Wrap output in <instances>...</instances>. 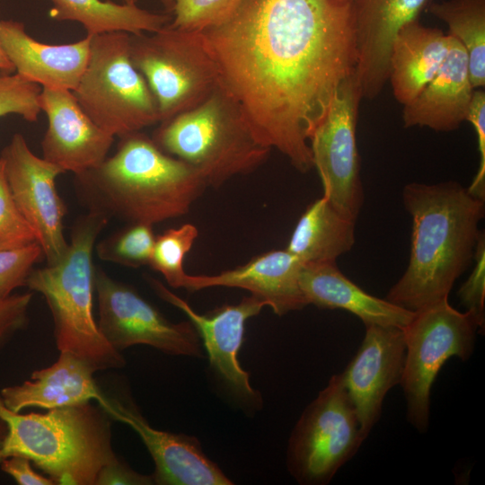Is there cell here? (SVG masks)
Masks as SVG:
<instances>
[{
	"label": "cell",
	"mask_w": 485,
	"mask_h": 485,
	"mask_svg": "<svg viewBox=\"0 0 485 485\" xmlns=\"http://www.w3.org/2000/svg\"><path fill=\"white\" fill-rule=\"evenodd\" d=\"M402 202L412 219L410 260L385 299L415 313L448 299L473 261L485 207L484 199L453 181L409 183Z\"/></svg>",
	"instance_id": "obj_2"
},
{
	"label": "cell",
	"mask_w": 485,
	"mask_h": 485,
	"mask_svg": "<svg viewBox=\"0 0 485 485\" xmlns=\"http://www.w3.org/2000/svg\"><path fill=\"white\" fill-rule=\"evenodd\" d=\"M39 106L48 118L41 141L45 160L78 175L107 158L115 137L90 119L72 91L42 88Z\"/></svg>",
	"instance_id": "obj_17"
},
{
	"label": "cell",
	"mask_w": 485,
	"mask_h": 485,
	"mask_svg": "<svg viewBox=\"0 0 485 485\" xmlns=\"http://www.w3.org/2000/svg\"><path fill=\"white\" fill-rule=\"evenodd\" d=\"M0 158L13 200L33 230L47 265L57 263L68 247L64 234L66 207L56 187L57 177L65 172L37 156L20 133L12 137Z\"/></svg>",
	"instance_id": "obj_13"
},
{
	"label": "cell",
	"mask_w": 485,
	"mask_h": 485,
	"mask_svg": "<svg viewBox=\"0 0 485 485\" xmlns=\"http://www.w3.org/2000/svg\"><path fill=\"white\" fill-rule=\"evenodd\" d=\"M152 474H143L133 470L118 456L100 470L95 485H153Z\"/></svg>",
	"instance_id": "obj_37"
},
{
	"label": "cell",
	"mask_w": 485,
	"mask_h": 485,
	"mask_svg": "<svg viewBox=\"0 0 485 485\" xmlns=\"http://www.w3.org/2000/svg\"><path fill=\"white\" fill-rule=\"evenodd\" d=\"M96 371L71 352H59L51 366L31 373L21 384L2 388L4 404L14 412L35 407L52 410L95 401L104 403L107 396L93 378Z\"/></svg>",
	"instance_id": "obj_22"
},
{
	"label": "cell",
	"mask_w": 485,
	"mask_h": 485,
	"mask_svg": "<svg viewBox=\"0 0 485 485\" xmlns=\"http://www.w3.org/2000/svg\"><path fill=\"white\" fill-rule=\"evenodd\" d=\"M101 406L111 419L130 427L140 437L154 463L156 485H231L234 482L204 453L199 440L154 428L128 398L108 397Z\"/></svg>",
	"instance_id": "obj_15"
},
{
	"label": "cell",
	"mask_w": 485,
	"mask_h": 485,
	"mask_svg": "<svg viewBox=\"0 0 485 485\" xmlns=\"http://www.w3.org/2000/svg\"><path fill=\"white\" fill-rule=\"evenodd\" d=\"M41 257L38 242L0 251V299L5 298L18 287L25 286L28 276Z\"/></svg>",
	"instance_id": "obj_33"
},
{
	"label": "cell",
	"mask_w": 485,
	"mask_h": 485,
	"mask_svg": "<svg viewBox=\"0 0 485 485\" xmlns=\"http://www.w3.org/2000/svg\"><path fill=\"white\" fill-rule=\"evenodd\" d=\"M163 5L164 6L165 10L168 12H172L175 0H161Z\"/></svg>",
	"instance_id": "obj_41"
},
{
	"label": "cell",
	"mask_w": 485,
	"mask_h": 485,
	"mask_svg": "<svg viewBox=\"0 0 485 485\" xmlns=\"http://www.w3.org/2000/svg\"><path fill=\"white\" fill-rule=\"evenodd\" d=\"M90 37L87 66L72 91L83 110L119 137L159 123L155 99L130 57V34L117 31Z\"/></svg>",
	"instance_id": "obj_7"
},
{
	"label": "cell",
	"mask_w": 485,
	"mask_h": 485,
	"mask_svg": "<svg viewBox=\"0 0 485 485\" xmlns=\"http://www.w3.org/2000/svg\"><path fill=\"white\" fill-rule=\"evenodd\" d=\"M6 434H7V426L4 423V421L0 419V453H1V449L4 441V438L6 436ZM2 458L0 455V462Z\"/></svg>",
	"instance_id": "obj_40"
},
{
	"label": "cell",
	"mask_w": 485,
	"mask_h": 485,
	"mask_svg": "<svg viewBox=\"0 0 485 485\" xmlns=\"http://www.w3.org/2000/svg\"><path fill=\"white\" fill-rule=\"evenodd\" d=\"M31 297L26 293L0 299V346L26 325Z\"/></svg>",
	"instance_id": "obj_36"
},
{
	"label": "cell",
	"mask_w": 485,
	"mask_h": 485,
	"mask_svg": "<svg viewBox=\"0 0 485 485\" xmlns=\"http://www.w3.org/2000/svg\"><path fill=\"white\" fill-rule=\"evenodd\" d=\"M41 86L16 73L0 69V117L15 114L35 122L41 112L39 95Z\"/></svg>",
	"instance_id": "obj_31"
},
{
	"label": "cell",
	"mask_w": 485,
	"mask_h": 485,
	"mask_svg": "<svg viewBox=\"0 0 485 485\" xmlns=\"http://www.w3.org/2000/svg\"><path fill=\"white\" fill-rule=\"evenodd\" d=\"M130 57L155 99L159 123L198 106L220 84L200 31L167 24L150 35L130 34Z\"/></svg>",
	"instance_id": "obj_8"
},
{
	"label": "cell",
	"mask_w": 485,
	"mask_h": 485,
	"mask_svg": "<svg viewBox=\"0 0 485 485\" xmlns=\"http://www.w3.org/2000/svg\"><path fill=\"white\" fill-rule=\"evenodd\" d=\"M125 2V4H136V3L137 2V0H123Z\"/></svg>",
	"instance_id": "obj_42"
},
{
	"label": "cell",
	"mask_w": 485,
	"mask_h": 485,
	"mask_svg": "<svg viewBox=\"0 0 485 485\" xmlns=\"http://www.w3.org/2000/svg\"><path fill=\"white\" fill-rule=\"evenodd\" d=\"M474 128L480 164L477 173L467 188L468 191L481 199L485 198V91L484 88L474 89L466 119Z\"/></svg>",
	"instance_id": "obj_35"
},
{
	"label": "cell",
	"mask_w": 485,
	"mask_h": 485,
	"mask_svg": "<svg viewBox=\"0 0 485 485\" xmlns=\"http://www.w3.org/2000/svg\"><path fill=\"white\" fill-rule=\"evenodd\" d=\"M148 282L163 300L187 315L207 350L211 368L229 392L247 405L261 404L260 394L251 386L250 375L241 366L238 354L247 320L258 315L265 303L251 295L236 304H225L201 314L157 279L148 278Z\"/></svg>",
	"instance_id": "obj_14"
},
{
	"label": "cell",
	"mask_w": 485,
	"mask_h": 485,
	"mask_svg": "<svg viewBox=\"0 0 485 485\" xmlns=\"http://www.w3.org/2000/svg\"><path fill=\"white\" fill-rule=\"evenodd\" d=\"M365 327L363 341L341 374L357 412L361 434L366 439L381 417L387 392L401 383L406 346L401 328Z\"/></svg>",
	"instance_id": "obj_16"
},
{
	"label": "cell",
	"mask_w": 485,
	"mask_h": 485,
	"mask_svg": "<svg viewBox=\"0 0 485 485\" xmlns=\"http://www.w3.org/2000/svg\"><path fill=\"white\" fill-rule=\"evenodd\" d=\"M98 328L116 350L146 345L172 356L201 357V340L189 322H172L132 287L95 267Z\"/></svg>",
	"instance_id": "obj_12"
},
{
	"label": "cell",
	"mask_w": 485,
	"mask_h": 485,
	"mask_svg": "<svg viewBox=\"0 0 485 485\" xmlns=\"http://www.w3.org/2000/svg\"><path fill=\"white\" fill-rule=\"evenodd\" d=\"M303 263L286 249L262 253L244 265L216 275H187L183 288L225 287L247 290L278 316L307 305L300 287Z\"/></svg>",
	"instance_id": "obj_19"
},
{
	"label": "cell",
	"mask_w": 485,
	"mask_h": 485,
	"mask_svg": "<svg viewBox=\"0 0 485 485\" xmlns=\"http://www.w3.org/2000/svg\"><path fill=\"white\" fill-rule=\"evenodd\" d=\"M365 440L342 374L333 375L291 432L287 470L301 485L328 484Z\"/></svg>",
	"instance_id": "obj_9"
},
{
	"label": "cell",
	"mask_w": 485,
	"mask_h": 485,
	"mask_svg": "<svg viewBox=\"0 0 485 485\" xmlns=\"http://www.w3.org/2000/svg\"><path fill=\"white\" fill-rule=\"evenodd\" d=\"M338 1H340L341 3H348L350 0H338Z\"/></svg>",
	"instance_id": "obj_43"
},
{
	"label": "cell",
	"mask_w": 485,
	"mask_h": 485,
	"mask_svg": "<svg viewBox=\"0 0 485 485\" xmlns=\"http://www.w3.org/2000/svg\"><path fill=\"white\" fill-rule=\"evenodd\" d=\"M0 468L19 485H55L50 478L35 472L31 462L26 457H5L1 460Z\"/></svg>",
	"instance_id": "obj_38"
},
{
	"label": "cell",
	"mask_w": 485,
	"mask_h": 485,
	"mask_svg": "<svg viewBox=\"0 0 485 485\" xmlns=\"http://www.w3.org/2000/svg\"><path fill=\"white\" fill-rule=\"evenodd\" d=\"M242 0H175L169 25L191 31H203L225 22Z\"/></svg>",
	"instance_id": "obj_30"
},
{
	"label": "cell",
	"mask_w": 485,
	"mask_h": 485,
	"mask_svg": "<svg viewBox=\"0 0 485 485\" xmlns=\"http://www.w3.org/2000/svg\"><path fill=\"white\" fill-rule=\"evenodd\" d=\"M475 266L458 291L462 304L477 321L480 333L485 326V236L481 231L473 257Z\"/></svg>",
	"instance_id": "obj_34"
},
{
	"label": "cell",
	"mask_w": 485,
	"mask_h": 485,
	"mask_svg": "<svg viewBox=\"0 0 485 485\" xmlns=\"http://www.w3.org/2000/svg\"><path fill=\"white\" fill-rule=\"evenodd\" d=\"M405 360L400 384L407 404V419L419 432L429 424L430 392L442 366L452 357L467 360L480 328L467 311L453 308L448 299L414 313L402 328Z\"/></svg>",
	"instance_id": "obj_10"
},
{
	"label": "cell",
	"mask_w": 485,
	"mask_h": 485,
	"mask_svg": "<svg viewBox=\"0 0 485 485\" xmlns=\"http://www.w3.org/2000/svg\"><path fill=\"white\" fill-rule=\"evenodd\" d=\"M198 235L197 227L184 224L155 236L149 266L162 274L173 288H183L187 273L183 261Z\"/></svg>",
	"instance_id": "obj_29"
},
{
	"label": "cell",
	"mask_w": 485,
	"mask_h": 485,
	"mask_svg": "<svg viewBox=\"0 0 485 485\" xmlns=\"http://www.w3.org/2000/svg\"><path fill=\"white\" fill-rule=\"evenodd\" d=\"M152 139L212 187L257 169L271 150L258 141L238 102L220 84L198 106L160 123Z\"/></svg>",
	"instance_id": "obj_6"
},
{
	"label": "cell",
	"mask_w": 485,
	"mask_h": 485,
	"mask_svg": "<svg viewBox=\"0 0 485 485\" xmlns=\"http://www.w3.org/2000/svg\"><path fill=\"white\" fill-rule=\"evenodd\" d=\"M300 287L307 305L346 310L365 325L402 329L414 315L413 312L364 291L342 274L336 262L303 264Z\"/></svg>",
	"instance_id": "obj_23"
},
{
	"label": "cell",
	"mask_w": 485,
	"mask_h": 485,
	"mask_svg": "<svg viewBox=\"0 0 485 485\" xmlns=\"http://www.w3.org/2000/svg\"><path fill=\"white\" fill-rule=\"evenodd\" d=\"M473 91L466 51L449 34L447 55L439 70L415 99L403 105V126L453 131L465 120Z\"/></svg>",
	"instance_id": "obj_21"
},
{
	"label": "cell",
	"mask_w": 485,
	"mask_h": 485,
	"mask_svg": "<svg viewBox=\"0 0 485 485\" xmlns=\"http://www.w3.org/2000/svg\"><path fill=\"white\" fill-rule=\"evenodd\" d=\"M430 14L447 24L452 37L464 48L474 89L485 85V0L431 2Z\"/></svg>",
	"instance_id": "obj_27"
},
{
	"label": "cell",
	"mask_w": 485,
	"mask_h": 485,
	"mask_svg": "<svg viewBox=\"0 0 485 485\" xmlns=\"http://www.w3.org/2000/svg\"><path fill=\"white\" fill-rule=\"evenodd\" d=\"M449 34L413 21L401 28L392 46L389 77L394 98L403 105L415 99L442 66Z\"/></svg>",
	"instance_id": "obj_24"
},
{
	"label": "cell",
	"mask_w": 485,
	"mask_h": 485,
	"mask_svg": "<svg viewBox=\"0 0 485 485\" xmlns=\"http://www.w3.org/2000/svg\"><path fill=\"white\" fill-rule=\"evenodd\" d=\"M0 69L14 73V68L12 63L7 58L5 53L4 52L2 46L0 44Z\"/></svg>",
	"instance_id": "obj_39"
},
{
	"label": "cell",
	"mask_w": 485,
	"mask_h": 485,
	"mask_svg": "<svg viewBox=\"0 0 485 485\" xmlns=\"http://www.w3.org/2000/svg\"><path fill=\"white\" fill-rule=\"evenodd\" d=\"M119 139L112 156L75 175L76 193L89 211L153 225L186 215L207 187L201 175L141 131Z\"/></svg>",
	"instance_id": "obj_3"
},
{
	"label": "cell",
	"mask_w": 485,
	"mask_h": 485,
	"mask_svg": "<svg viewBox=\"0 0 485 485\" xmlns=\"http://www.w3.org/2000/svg\"><path fill=\"white\" fill-rule=\"evenodd\" d=\"M91 37L69 44H46L22 22L0 19V44L14 73L41 88L74 91L87 66Z\"/></svg>",
	"instance_id": "obj_20"
},
{
	"label": "cell",
	"mask_w": 485,
	"mask_h": 485,
	"mask_svg": "<svg viewBox=\"0 0 485 485\" xmlns=\"http://www.w3.org/2000/svg\"><path fill=\"white\" fill-rule=\"evenodd\" d=\"M432 0H350L361 97L373 100L389 77L392 46L406 24L418 20Z\"/></svg>",
	"instance_id": "obj_18"
},
{
	"label": "cell",
	"mask_w": 485,
	"mask_h": 485,
	"mask_svg": "<svg viewBox=\"0 0 485 485\" xmlns=\"http://www.w3.org/2000/svg\"><path fill=\"white\" fill-rule=\"evenodd\" d=\"M155 235L153 225L128 223L96 244L100 260L130 268L149 265Z\"/></svg>",
	"instance_id": "obj_28"
},
{
	"label": "cell",
	"mask_w": 485,
	"mask_h": 485,
	"mask_svg": "<svg viewBox=\"0 0 485 485\" xmlns=\"http://www.w3.org/2000/svg\"><path fill=\"white\" fill-rule=\"evenodd\" d=\"M355 242V221L322 197L300 216L286 248L303 264L336 262Z\"/></svg>",
	"instance_id": "obj_25"
},
{
	"label": "cell",
	"mask_w": 485,
	"mask_h": 485,
	"mask_svg": "<svg viewBox=\"0 0 485 485\" xmlns=\"http://www.w3.org/2000/svg\"><path fill=\"white\" fill-rule=\"evenodd\" d=\"M0 419L7 426L1 458H28L55 485H95L100 470L117 457L110 418L91 402L22 413L0 396Z\"/></svg>",
	"instance_id": "obj_4"
},
{
	"label": "cell",
	"mask_w": 485,
	"mask_h": 485,
	"mask_svg": "<svg viewBox=\"0 0 485 485\" xmlns=\"http://www.w3.org/2000/svg\"><path fill=\"white\" fill-rule=\"evenodd\" d=\"M51 18L81 23L89 36L122 31L138 35L155 32L169 24L172 16L154 13L136 4L102 0H49Z\"/></svg>",
	"instance_id": "obj_26"
},
{
	"label": "cell",
	"mask_w": 485,
	"mask_h": 485,
	"mask_svg": "<svg viewBox=\"0 0 485 485\" xmlns=\"http://www.w3.org/2000/svg\"><path fill=\"white\" fill-rule=\"evenodd\" d=\"M362 99L356 75L344 81L309 137L313 164L325 197L343 216L356 222L364 202L356 140Z\"/></svg>",
	"instance_id": "obj_11"
},
{
	"label": "cell",
	"mask_w": 485,
	"mask_h": 485,
	"mask_svg": "<svg viewBox=\"0 0 485 485\" xmlns=\"http://www.w3.org/2000/svg\"><path fill=\"white\" fill-rule=\"evenodd\" d=\"M200 32L220 86L258 141L310 171L309 137L356 72L349 2L242 0L225 22Z\"/></svg>",
	"instance_id": "obj_1"
},
{
	"label": "cell",
	"mask_w": 485,
	"mask_h": 485,
	"mask_svg": "<svg viewBox=\"0 0 485 485\" xmlns=\"http://www.w3.org/2000/svg\"><path fill=\"white\" fill-rule=\"evenodd\" d=\"M37 242L35 234L19 211L0 158V251Z\"/></svg>",
	"instance_id": "obj_32"
},
{
	"label": "cell",
	"mask_w": 485,
	"mask_h": 485,
	"mask_svg": "<svg viewBox=\"0 0 485 485\" xmlns=\"http://www.w3.org/2000/svg\"><path fill=\"white\" fill-rule=\"evenodd\" d=\"M109 219L89 211L79 216L63 258L54 265L32 269L25 286L45 299L53 320L59 352H71L95 371L121 368L126 361L101 333L93 316L96 239Z\"/></svg>",
	"instance_id": "obj_5"
}]
</instances>
